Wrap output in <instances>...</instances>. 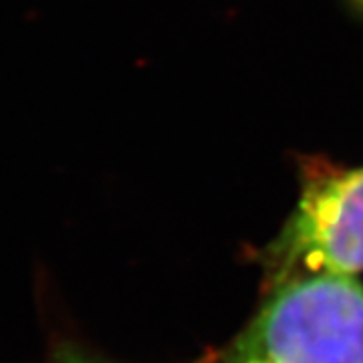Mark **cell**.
I'll return each instance as SVG.
<instances>
[{"mask_svg":"<svg viewBox=\"0 0 363 363\" xmlns=\"http://www.w3.org/2000/svg\"><path fill=\"white\" fill-rule=\"evenodd\" d=\"M208 363H363V285L305 274L264 289L257 313Z\"/></svg>","mask_w":363,"mask_h":363,"instance_id":"cell-1","label":"cell"},{"mask_svg":"<svg viewBox=\"0 0 363 363\" xmlns=\"http://www.w3.org/2000/svg\"><path fill=\"white\" fill-rule=\"evenodd\" d=\"M297 178L295 206L257 252L264 289L305 274H362L363 166L298 156Z\"/></svg>","mask_w":363,"mask_h":363,"instance_id":"cell-2","label":"cell"},{"mask_svg":"<svg viewBox=\"0 0 363 363\" xmlns=\"http://www.w3.org/2000/svg\"><path fill=\"white\" fill-rule=\"evenodd\" d=\"M45 363H119L105 357L97 351H91L89 347L81 345L73 339H55L51 343V350L45 357Z\"/></svg>","mask_w":363,"mask_h":363,"instance_id":"cell-3","label":"cell"},{"mask_svg":"<svg viewBox=\"0 0 363 363\" xmlns=\"http://www.w3.org/2000/svg\"><path fill=\"white\" fill-rule=\"evenodd\" d=\"M343 2L347 4V9H350L355 16L363 18V0H343Z\"/></svg>","mask_w":363,"mask_h":363,"instance_id":"cell-4","label":"cell"}]
</instances>
